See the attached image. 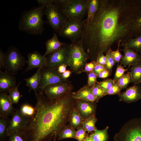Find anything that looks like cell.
<instances>
[{
	"mask_svg": "<svg viewBox=\"0 0 141 141\" xmlns=\"http://www.w3.org/2000/svg\"><path fill=\"white\" fill-rule=\"evenodd\" d=\"M141 35V0H99L92 21L84 25L79 41L89 56L97 61L119 41L121 45Z\"/></svg>",
	"mask_w": 141,
	"mask_h": 141,
	"instance_id": "cell-1",
	"label": "cell"
},
{
	"mask_svg": "<svg viewBox=\"0 0 141 141\" xmlns=\"http://www.w3.org/2000/svg\"><path fill=\"white\" fill-rule=\"evenodd\" d=\"M38 91L35 94V113L22 131L27 141L55 140L68 122L75 100L72 91L58 99H50L44 95L43 91Z\"/></svg>",
	"mask_w": 141,
	"mask_h": 141,
	"instance_id": "cell-2",
	"label": "cell"
},
{
	"mask_svg": "<svg viewBox=\"0 0 141 141\" xmlns=\"http://www.w3.org/2000/svg\"><path fill=\"white\" fill-rule=\"evenodd\" d=\"M45 8L39 6L25 13L19 21L20 30L32 34H42L46 22L43 19Z\"/></svg>",
	"mask_w": 141,
	"mask_h": 141,
	"instance_id": "cell-3",
	"label": "cell"
},
{
	"mask_svg": "<svg viewBox=\"0 0 141 141\" xmlns=\"http://www.w3.org/2000/svg\"><path fill=\"white\" fill-rule=\"evenodd\" d=\"M88 0H52L66 19L83 20L87 13Z\"/></svg>",
	"mask_w": 141,
	"mask_h": 141,
	"instance_id": "cell-4",
	"label": "cell"
},
{
	"mask_svg": "<svg viewBox=\"0 0 141 141\" xmlns=\"http://www.w3.org/2000/svg\"><path fill=\"white\" fill-rule=\"evenodd\" d=\"M69 58L68 66L72 72L79 74L83 72L88 55L81 44L79 42L68 44Z\"/></svg>",
	"mask_w": 141,
	"mask_h": 141,
	"instance_id": "cell-5",
	"label": "cell"
},
{
	"mask_svg": "<svg viewBox=\"0 0 141 141\" xmlns=\"http://www.w3.org/2000/svg\"><path fill=\"white\" fill-rule=\"evenodd\" d=\"M114 138L115 141H141V118L125 123Z\"/></svg>",
	"mask_w": 141,
	"mask_h": 141,
	"instance_id": "cell-6",
	"label": "cell"
},
{
	"mask_svg": "<svg viewBox=\"0 0 141 141\" xmlns=\"http://www.w3.org/2000/svg\"><path fill=\"white\" fill-rule=\"evenodd\" d=\"M5 59L3 69L5 71L13 75L22 69L26 61L18 49L11 46L5 53Z\"/></svg>",
	"mask_w": 141,
	"mask_h": 141,
	"instance_id": "cell-7",
	"label": "cell"
},
{
	"mask_svg": "<svg viewBox=\"0 0 141 141\" xmlns=\"http://www.w3.org/2000/svg\"><path fill=\"white\" fill-rule=\"evenodd\" d=\"M84 26V20L67 19L59 34L61 36L69 39L71 42H78L81 36Z\"/></svg>",
	"mask_w": 141,
	"mask_h": 141,
	"instance_id": "cell-8",
	"label": "cell"
},
{
	"mask_svg": "<svg viewBox=\"0 0 141 141\" xmlns=\"http://www.w3.org/2000/svg\"><path fill=\"white\" fill-rule=\"evenodd\" d=\"M52 1L49 0L45 8V14L47 22L55 32L59 33L67 19L57 7L52 3Z\"/></svg>",
	"mask_w": 141,
	"mask_h": 141,
	"instance_id": "cell-9",
	"label": "cell"
},
{
	"mask_svg": "<svg viewBox=\"0 0 141 141\" xmlns=\"http://www.w3.org/2000/svg\"><path fill=\"white\" fill-rule=\"evenodd\" d=\"M73 86L70 81H66L49 85L45 87L43 91L49 99H58L72 91Z\"/></svg>",
	"mask_w": 141,
	"mask_h": 141,
	"instance_id": "cell-10",
	"label": "cell"
},
{
	"mask_svg": "<svg viewBox=\"0 0 141 141\" xmlns=\"http://www.w3.org/2000/svg\"><path fill=\"white\" fill-rule=\"evenodd\" d=\"M61 74L58 71L57 68H47L42 67L40 71V79L38 91H43L46 86L66 81Z\"/></svg>",
	"mask_w": 141,
	"mask_h": 141,
	"instance_id": "cell-11",
	"label": "cell"
},
{
	"mask_svg": "<svg viewBox=\"0 0 141 141\" xmlns=\"http://www.w3.org/2000/svg\"><path fill=\"white\" fill-rule=\"evenodd\" d=\"M47 68H56L62 64L67 66L69 58L68 44L65 43L58 50L50 54L46 57Z\"/></svg>",
	"mask_w": 141,
	"mask_h": 141,
	"instance_id": "cell-12",
	"label": "cell"
},
{
	"mask_svg": "<svg viewBox=\"0 0 141 141\" xmlns=\"http://www.w3.org/2000/svg\"><path fill=\"white\" fill-rule=\"evenodd\" d=\"M12 116L8 127V137L13 133L22 131L26 127L28 120L21 114L18 109H16Z\"/></svg>",
	"mask_w": 141,
	"mask_h": 141,
	"instance_id": "cell-13",
	"label": "cell"
},
{
	"mask_svg": "<svg viewBox=\"0 0 141 141\" xmlns=\"http://www.w3.org/2000/svg\"><path fill=\"white\" fill-rule=\"evenodd\" d=\"M27 58L26 62L27 67L23 73L34 68L46 67L47 66L48 61L46 57L42 55L37 51L29 53L27 55Z\"/></svg>",
	"mask_w": 141,
	"mask_h": 141,
	"instance_id": "cell-14",
	"label": "cell"
},
{
	"mask_svg": "<svg viewBox=\"0 0 141 141\" xmlns=\"http://www.w3.org/2000/svg\"><path fill=\"white\" fill-rule=\"evenodd\" d=\"M96 106L95 102L75 100V107L84 120L95 114Z\"/></svg>",
	"mask_w": 141,
	"mask_h": 141,
	"instance_id": "cell-15",
	"label": "cell"
},
{
	"mask_svg": "<svg viewBox=\"0 0 141 141\" xmlns=\"http://www.w3.org/2000/svg\"><path fill=\"white\" fill-rule=\"evenodd\" d=\"M118 95L120 101L128 103L136 102L141 99V88L139 85H134Z\"/></svg>",
	"mask_w": 141,
	"mask_h": 141,
	"instance_id": "cell-16",
	"label": "cell"
},
{
	"mask_svg": "<svg viewBox=\"0 0 141 141\" xmlns=\"http://www.w3.org/2000/svg\"><path fill=\"white\" fill-rule=\"evenodd\" d=\"M123 46L124 55L120 61L121 65L125 67L133 66L141 62V56L138 52L125 45Z\"/></svg>",
	"mask_w": 141,
	"mask_h": 141,
	"instance_id": "cell-17",
	"label": "cell"
},
{
	"mask_svg": "<svg viewBox=\"0 0 141 141\" xmlns=\"http://www.w3.org/2000/svg\"><path fill=\"white\" fill-rule=\"evenodd\" d=\"M17 85L14 75L0 70V93H8L10 90Z\"/></svg>",
	"mask_w": 141,
	"mask_h": 141,
	"instance_id": "cell-18",
	"label": "cell"
},
{
	"mask_svg": "<svg viewBox=\"0 0 141 141\" xmlns=\"http://www.w3.org/2000/svg\"><path fill=\"white\" fill-rule=\"evenodd\" d=\"M12 105L7 93H0V116L8 118L12 115L16 109Z\"/></svg>",
	"mask_w": 141,
	"mask_h": 141,
	"instance_id": "cell-19",
	"label": "cell"
},
{
	"mask_svg": "<svg viewBox=\"0 0 141 141\" xmlns=\"http://www.w3.org/2000/svg\"><path fill=\"white\" fill-rule=\"evenodd\" d=\"M72 94L73 98L75 100L93 102L96 101V98L92 93L90 87L87 85L75 92H72Z\"/></svg>",
	"mask_w": 141,
	"mask_h": 141,
	"instance_id": "cell-20",
	"label": "cell"
},
{
	"mask_svg": "<svg viewBox=\"0 0 141 141\" xmlns=\"http://www.w3.org/2000/svg\"><path fill=\"white\" fill-rule=\"evenodd\" d=\"M65 43L60 41L57 35L54 33L52 37L48 40L45 43L46 51L44 55L46 56L48 54L58 50Z\"/></svg>",
	"mask_w": 141,
	"mask_h": 141,
	"instance_id": "cell-21",
	"label": "cell"
},
{
	"mask_svg": "<svg viewBox=\"0 0 141 141\" xmlns=\"http://www.w3.org/2000/svg\"><path fill=\"white\" fill-rule=\"evenodd\" d=\"M42 67L38 68L35 73L31 77L24 79L26 83V85L29 88V92L32 90L34 91L35 94L37 92L40 81V71Z\"/></svg>",
	"mask_w": 141,
	"mask_h": 141,
	"instance_id": "cell-22",
	"label": "cell"
},
{
	"mask_svg": "<svg viewBox=\"0 0 141 141\" xmlns=\"http://www.w3.org/2000/svg\"><path fill=\"white\" fill-rule=\"evenodd\" d=\"M99 5V0H88L87 6V18L84 20V25L91 22L98 10Z\"/></svg>",
	"mask_w": 141,
	"mask_h": 141,
	"instance_id": "cell-23",
	"label": "cell"
},
{
	"mask_svg": "<svg viewBox=\"0 0 141 141\" xmlns=\"http://www.w3.org/2000/svg\"><path fill=\"white\" fill-rule=\"evenodd\" d=\"M84 120L75 107L71 111L69 116L68 121L69 124L75 129H77L83 126Z\"/></svg>",
	"mask_w": 141,
	"mask_h": 141,
	"instance_id": "cell-24",
	"label": "cell"
},
{
	"mask_svg": "<svg viewBox=\"0 0 141 141\" xmlns=\"http://www.w3.org/2000/svg\"><path fill=\"white\" fill-rule=\"evenodd\" d=\"M76 131L75 129L70 125H66L60 132L58 134L57 139L61 140L68 138L76 139Z\"/></svg>",
	"mask_w": 141,
	"mask_h": 141,
	"instance_id": "cell-25",
	"label": "cell"
},
{
	"mask_svg": "<svg viewBox=\"0 0 141 141\" xmlns=\"http://www.w3.org/2000/svg\"><path fill=\"white\" fill-rule=\"evenodd\" d=\"M109 128L107 126L102 130L96 129L89 136L93 141H107L108 139V131Z\"/></svg>",
	"mask_w": 141,
	"mask_h": 141,
	"instance_id": "cell-26",
	"label": "cell"
},
{
	"mask_svg": "<svg viewBox=\"0 0 141 141\" xmlns=\"http://www.w3.org/2000/svg\"><path fill=\"white\" fill-rule=\"evenodd\" d=\"M9 120L7 117L0 116V141H5L8 137L7 129Z\"/></svg>",
	"mask_w": 141,
	"mask_h": 141,
	"instance_id": "cell-27",
	"label": "cell"
},
{
	"mask_svg": "<svg viewBox=\"0 0 141 141\" xmlns=\"http://www.w3.org/2000/svg\"><path fill=\"white\" fill-rule=\"evenodd\" d=\"M130 74L134 84H138L141 82V62L132 66Z\"/></svg>",
	"mask_w": 141,
	"mask_h": 141,
	"instance_id": "cell-28",
	"label": "cell"
},
{
	"mask_svg": "<svg viewBox=\"0 0 141 141\" xmlns=\"http://www.w3.org/2000/svg\"><path fill=\"white\" fill-rule=\"evenodd\" d=\"M97 120L95 114L93 115L84 120L83 127L88 133L94 131L96 129L95 125Z\"/></svg>",
	"mask_w": 141,
	"mask_h": 141,
	"instance_id": "cell-29",
	"label": "cell"
},
{
	"mask_svg": "<svg viewBox=\"0 0 141 141\" xmlns=\"http://www.w3.org/2000/svg\"><path fill=\"white\" fill-rule=\"evenodd\" d=\"M19 109L21 114L24 117L28 119L32 117L36 112L35 107L27 103L22 104Z\"/></svg>",
	"mask_w": 141,
	"mask_h": 141,
	"instance_id": "cell-30",
	"label": "cell"
},
{
	"mask_svg": "<svg viewBox=\"0 0 141 141\" xmlns=\"http://www.w3.org/2000/svg\"><path fill=\"white\" fill-rule=\"evenodd\" d=\"M125 45L137 52H141V35L130 40L127 43L122 45Z\"/></svg>",
	"mask_w": 141,
	"mask_h": 141,
	"instance_id": "cell-31",
	"label": "cell"
},
{
	"mask_svg": "<svg viewBox=\"0 0 141 141\" xmlns=\"http://www.w3.org/2000/svg\"><path fill=\"white\" fill-rule=\"evenodd\" d=\"M21 83L19 82L16 86L11 89L9 92L8 96L13 104L18 103L22 96L20 94L18 90L19 87Z\"/></svg>",
	"mask_w": 141,
	"mask_h": 141,
	"instance_id": "cell-32",
	"label": "cell"
},
{
	"mask_svg": "<svg viewBox=\"0 0 141 141\" xmlns=\"http://www.w3.org/2000/svg\"><path fill=\"white\" fill-rule=\"evenodd\" d=\"M90 88L92 93L96 98V102H98L100 98L105 96L106 92L97 83Z\"/></svg>",
	"mask_w": 141,
	"mask_h": 141,
	"instance_id": "cell-33",
	"label": "cell"
},
{
	"mask_svg": "<svg viewBox=\"0 0 141 141\" xmlns=\"http://www.w3.org/2000/svg\"><path fill=\"white\" fill-rule=\"evenodd\" d=\"M7 141H27L24 132L22 131L16 132L10 134Z\"/></svg>",
	"mask_w": 141,
	"mask_h": 141,
	"instance_id": "cell-34",
	"label": "cell"
},
{
	"mask_svg": "<svg viewBox=\"0 0 141 141\" xmlns=\"http://www.w3.org/2000/svg\"><path fill=\"white\" fill-rule=\"evenodd\" d=\"M122 89L126 88L128 84L132 81L130 72L128 71L117 81Z\"/></svg>",
	"mask_w": 141,
	"mask_h": 141,
	"instance_id": "cell-35",
	"label": "cell"
},
{
	"mask_svg": "<svg viewBox=\"0 0 141 141\" xmlns=\"http://www.w3.org/2000/svg\"><path fill=\"white\" fill-rule=\"evenodd\" d=\"M110 49L106 52V60L105 67L107 69L111 72L112 69L116 62L111 55Z\"/></svg>",
	"mask_w": 141,
	"mask_h": 141,
	"instance_id": "cell-36",
	"label": "cell"
},
{
	"mask_svg": "<svg viewBox=\"0 0 141 141\" xmlns=\"http://www.w3.org/2000/svg\"><path fill=\"white\" fill-rule=\"evenodd\" d=\"M115 82L113 79H109L97 83L106 92L113 86Z\"/></svg>",
	"mask_w": 141,
	"mask_h": 141,
	"instance_id": "cell-37",
	"label": "cell"
},
{
	"mask_svg": "<svg viewBox=\"0 0 141 141\" xmlns=\"http://www.w3.org/2000/svg\"><path fill=\"white\" fill-rule=\"evenodd\" d=\"M75 134L76 139L78 141H83L87 137L86 131L83 128L81 127L77 129Z\"/></svg>",
	"mask_w": 141,
	"mask_h": 141,
	"instance_id": "cell-38",
	"label": "cell"
},
{
	"mask_svg": "<svg viewBox=\"0 0 141 141\" xmlns=\"http://www.w3.org/2000/svg\"><path fill=\"white\" fill-rule=\"evenodd\" d=\"M127 70V69H125L124 66L121 65H118L113 79L115 81H118L124 74L125 72Z\"/></svg>",
	"mask_w": 141,
	"mask_h": 141,
	"instance_id": "cell-39",
	"label": "cell"
},
{
	"mask_svg": "<svg viewBox=\"0 0 141 141\" xmlns=\"http://www.w3.org/2000/svg\"><path fill=\"white\" fill-rule=\"evenodd\" d=\"M87 76V85L90 87L93 86L97 83V75L93 71L86 73Z\"/></svg>",
	"mask_w": 141,
	"mask_h": 141,
	"instance_id": "cell-40",
	"label": "cell"
},
{
	"mask_svg": "<svg viewBox=\"0 0 141 141\" xmlns=\"http://www.w3.org/2000/svg\"><path fill=\"white\" fill-rule=\"evenodd\" d=\"M122 89L121 87L117 81H115L114 85L109 90L106 92L105 96L107 95H114L119 94Z\"/></svg>",
	"mask_w": 141,
	"mask_h": 141,
	"instance_id": "cell-41",
	"label": "cell"
},
{
	"mask_svg": "<svg viewBox=\"0 0 141 141\" xmlns=\"http://www.w3.org/2000/svg\"><path fill=\"white\" fill-rule=\"evenodd\" d=\"M121 42L119 41L118 43V48L116 51H113L111 49H110V52L111 55L116 62V63L120 62L123 56L119 51V47L120 44Z\"/></svg>",
	"mask_w": 141,
	"mask_h": 141,
	"instance_id": "cell-42",
	"label": "cell"
},
{
	"mask_svg": "<svg viewBox=\"0 0 141 141\" xmlns=\"http://www.w3.org/2000/svg\"><path fill=\"white\" fill-rule=\"evenodd\" d=\"M97 63V62L92 61L91 62L86 63L83 70V72L86 73L92 72Z\"/></svg>",
	"mask_w": 141,
	"mask_h": 141,
	"instance_id": "cell-43",
	"label": "cell"
},
{
	"mask_svg": "<svg viewBox=\"0 0 141 141\" xmlns=\"http://www.w3.org/2000/svg\"><path fill=\"white\" fill-rule=\"evenodd\" d=\"M107 69L105 66L101 65L97 62V63L93 72L97 75L103 70Z\"/></svg>",
	"mask_w": 141,
	"mask_h": 141,
	"instance_id": "cell-44",
	"label": "cell"
},
{
	"mask_svg": "<svg viewBox=\"0 0 141 141\" xmlns=\"http://www.w3.org/2000/svg\"><path fill=\"white\" fill-rule=\"evenodd\" d=\"M106 60L105 56L103 53L101 54L98 56L97 62L99 64L103 66H105Z\"/></svg>",
	"mask_w": 141,
	"mask_h": 141,
	"instance_id": "cell-45",
	"label": "cell"
},
{
	"mask_svg": "<svg viewBox=\"0 0 141 141\" xmlns=\"http://www.w3.org/2000/svg\"><path fill=\"white\" fill-rule=\"evenodd\" d=\"M110 72L107 69H104L97 75V78H105L109 76Z\"/></svg>",
	"mask_w": 141,
	"mask_h": 141,
	"instance_id": "cell-46",
	"label": "cell"
},
{
	"mask_svg": "<svg viewBox=\"0 0 141 141\" xmlns=\"http://www.w3.org/2000/svg\"><path fill=\"white\" fill-rule=\"evenodd\" d=\"M5 59V53L1 49H0V70H1L4 67Z\"/></svg>",
	"mask_w": 141,
	"mask_h": 141,
	"instance_id": "cell-47",
	"label": "cell"
},
{
	"mask_svg": "<svg viewBox=\"0 0 141 141\" xmlns=\"http://www.w3.org/2000/svg\"><path fill=\"white\" fill-rule=\"evenodd\" d=\"M68 66L65 64H62L60 65L57 68V69L58 72L61 74L65 72L66 70L67 67Z\"/></svg>",
	"mask_w": 141,
	"mask_h": 141,
	"instance_id": "cell-48",
	"label": "cell"
},
{
	"mask_svg": "<svg viewBox=\"0 0 141 141\" xmlns=\"http://www.w3.org/2000/svg\"><path fill=\"white\" fill-rule=\"evenodd\" d=\"M72 72L70 70H67L63 73L61 74L63 78L64 79H67L71 75Z\"/></svg>",
	"mask_w": 141,
	"mask_h": 141,
	"instance_id": "cell-49",
	"label": "cell"
},
{
	"mask_svg": "<svg viewBox=\"0 0 141 141\" xmlns=\"http://www.w3.org/2000/svg\"><path fill=\"white\" fill-rule=\"evenodd\" d=\"M39 6H42L45 8L49 0H37Z\"/></svg>",
	"mask_w": 141,
	"mask_h": 141,
	"instance_id": "cell-50",
	"label": "cell"
},
{
	"mask_svg": "<svg viewBox=\"0 0 141 141\" xmlns=\"http://www.w3.org/2000/svg\"><path fill=\"white\" fill-rule=\"evenodd\" d=\"M83 141H93L89 136L87 137Z\"/></svg>",
	"mask_w": 141,
	"mask_h": 141,
	"instance_id": "cell-51",
	"label": "cell"
},
{
	"mask_svg": "<svg viewBox=\"0 0 141 141\" xmlns=\"http://www.w3.org/2000/svg\"><path fill=\"white\" fill-rule=\"evenodd\" d=\"M140 53V55H141V52Z\"/></svg>",
	"mask_w": 141,
	"mask_h": 141,
	"instance_id": "cell-52",
	"label": "cell"
}]
</instances>
